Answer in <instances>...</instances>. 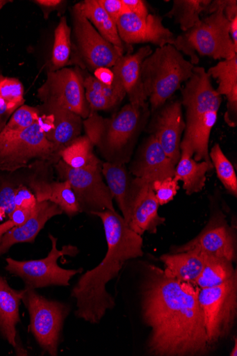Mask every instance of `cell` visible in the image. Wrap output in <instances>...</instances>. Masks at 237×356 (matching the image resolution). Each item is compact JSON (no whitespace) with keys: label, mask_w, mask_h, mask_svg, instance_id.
Masks as SVG:
<instances>
[{"label":"cell","mask_w":237,"mask_h":356,"mask_svg":"<svg viewBox=\"0 0 237 356\" xmlns=\"http://www.w3.org/2000/svg\"><path fill=\"white\" fill-rule=\"evenodd\" d=\"M199 288L167 277L147 265L141 285L142 315L151 329L147 350L154 356H202L213 348L208 342Z\"/></svg>","instance_id":"obj_1"},{"label":"cell","mask_w":237,"mask_h":356,"mask_svg":"<svg viewBox=\"0 0 237 356\" xmlns=\"http://www.w3.org/2000/svg\"><path fill=\"white\" fill-rule=\"evenodd\" d=\"M92 215L103 222L108 252L103 261L80 277L72 296L76 300V316L97 325L116 305L106 289L107 284L119 275L128 261L142 257L144 251L142 236L131 230L116 211L106 210Z\"/></svg>","instance_id":"obj_2"},{"label":"cell","mask_w":237,"mask_h":356,"mask_svg":"<svg viewBox=\"0 0 237 356\" xmlns=\"http://www.w3.org/2000/svg\"><path fill=\"white\" fill-rule=\"evenodd\" d=\"M181 105L186 110L185 134L181 147L187 148L196 161L211 163L209 141L222 104L206 70L195 67L181 90Z\"/></svg>","instance_id":"obj_3"},{"label":"cell","mask_w":237,"mask_h":356,"mask_svg":"<svg viewBox=\"0 0 237 356\" xmlns=\"http://www.w3.org/2000/svg\"><path fill=\"white\" fill-rule=\"evenodd\" d=\"M147 109L129 104L110 118L90 111L83 121L86 136L108 163H128L143 125V113Z\"/></svg>","instance_id":"obj_4"},{"label":"cell","mask_w":237,"mask_h":356,"mask_svg":"<svg viewBox=\"0 0 237 356\" xmlns=\"http://www.w3.org/2000/svg\"><path fill=\"white\" fill-rule=\"evenodd\" d=\"M226 3L227 0L211 1L206 11L210 15L176 38L174 46L188 55L194 66L199 60L197 54L215 60H229L237 55L229 35L230 22L224 13Z\"/></svg>","instance_id":"obj_5"},{"label":"cell","mask_w":237,"mask_h":356,"mask_svg":"<svg viewBox=\"0 0 237 356\" xmlns=\"http://www.w3.org/2000/svg\"><path fill=\"white\" fill-rule=\"evenodd\" d=\"M194 67L174 45L158 47L144 60L142 79L152 111L161 108L190 79Z\"/></svg>","instance_id":"obj_6"},{"label":"cell","mask_w":237,"mask_h":356,"mask_svg":"<svg viewBox=\"0 0 237 356\" xmlns=\"http://www.w3.org/2000/svg\"><path fill=\"white\" fill-rule=\"evenodd\" d=\"M60 159L59 152L46 137V128L40 118L18 134L0 136L1 172H14L28 168L32 161L56 165Z\"/></svg>","instance_id":"obj_7"},{"label":"cell","mask_w":237,"mask_h":356,"mask_svg":"<svg viewBox=\"0 0 237 356\" xmlns=\"http://www.w3.org/2000/svg\"><path fill=\"white\" fill-rule=\"evenodd\" d=\"M198 300L204 316L208 342L213 348L227 338L237 316V272L225 283L199 289Z\"/></svg>","instance_id":"obj_8"},{"label":"cell","mask_w":237,"mask_h":356,"mask_svg":"<svg viewBox=\"0 0 237 356\" xmlns=\"http://www.w3.org/2000/svg\"><path fill=\"white\" fill-rule=\"evenodd\" d=\"M73 62L83 69L94 72L101 67H113L124 51L115 47L94 28L82 13L79 3L73 8Z\"/></svg>","instance_id":"obj_9"},{"label":"cell","mask_w":237,"mask_h":356,"mask_svg":"<svg viewBox=\"0 0 237 356\" xmlns=\"http://www.w3.org/2000/svg\"><path fill=\"white\" fill-rule=\"evenodd\" d=\"M49 237L52 247L47 257L28 261H17L12 258L6 260V270L21 277L26 286L35 289L51 285L67 286H70V280L73 277L83 273L82 268L65 270L58 265V260L60 257L76 255L79 253L78 248L67 245L59 250L57 248L58 239L51 234Z\"/></svg>","instance_id":"obj_10"},{"label":"cell","mask_w":237,"mask_h":356,"mask_svg":"<svg viewBox=\"0 0 237 356\" xmlns=\"http://www.w3.org/2000/svg\"><path fill=\"white\" fill-rule=\"evenodd\" d=\"M31 318V330L42 349L51 355H57L63 322L70 308L58 302L39 295L35 289L25 288L23 298Z\"/></svg>","instance_id":"obj_11"},{"label":"cell","mask_w":237,"mask_h":356,"mask_svg":"<svg viewBox=\"0 0 237 356\" xmlns=\"http://www.w3.org/2000/svg\"><path fill=\"white\" fill-rule=\"evenodd\" d=\"M84 76L79 69L63 68L49 71L38 96L44 106H55L70 110L86 119L90 108L85 98Z\"/></svg>","instance_id":"obj_12"},{"label":"cell","mask_w":237,"mask_h":356,"mask_svg":"<svg viewBox=\"0 0 237 356\" xmlns=\"http://www.w3.org/2000/svg\"><path fill=\"white\" fill-rule=\"evenodd\" d=\"M63 181H69L78 200L81 213L92 214L110 210L115 211L113 197L101 177V170H79L67 165L61 159L55 165Z\"/></svg>","instance_id":"obj_13"},{"label":"cell","mask_w":237,"mask_h":356,"mask_svg":"<svg viewBox=\"0 0 237 356\" xmlns=\"http://www.w3.org/2000/svg\"><path fill=\"white\" fill-rule=\"evenodd\" d=\"M197 249L203 254L226 259L232 263L236 260V236L234 230L221 213H215L206 227L193 240L172 247V253Z\"/></svg>","instance_id":"obj_14"},{"label":"cell","mask_w":237,"mask_h":356,"mask_svg":"<svg viewBox=\"0 0 237 356\" xmlns=\"http://www.w3.org/2000/svg\"><path fill=\"white\" fill-rule=\"evenodd\" d=\"M121 40L127 45L151 43L158 47L174 45L173 32L163 24L161 17L149 14L142 19L131 13L122 15L117 22Z\"/></svg>","instance_id":"obj_15"},{"label":"cell","mask_w":237,"mask_h":356,"mask_svg":"<svg viewBox=\"0 0 237 356\" xmlns=\"http://www.w3.org/2000/svg\"><path fill=\"white\" fill-rule=\"evenodd\" d=\"M185 128L181 102L169 103L162 108L150 125L152 135L176 165L181 157V138Z\"/></svg>","instance_id":"obj_16"},{"label":"cell","mask_w":237,"mask_h":356,"mask_svg":"<svg viewBox=\"0 0 237 356\" xmlns=\"http://www.w3.org/2000/svg\"><path fill=\"white\" fill-rule=\"evenodd\" d=\"M176 166L151 135L140 147L129 170L135 177L152 184L156 180L174 177Z\"/></svg>","instance_id":"obj_17"},{"label":"cell","mask_w":237,"mask_h":356,"mask_svg":"<svg viewBox=\"0 0 237 356\" xmlns=\"http://www.w3.org/2000/svg\"><path fill=\"white\" fill-rule=\"evenodd\" d=\"M101 175L116 201L125 222L129 224L135 200L142 184L140 178L132 177L125 164L105 163L101 167Z\"/></svg>","instance_id":"obj_18"},{"label":"cell","mask_w":237,"mask_h":356,"mask_svg":"<svg viewBox=\"0 0 237 356\" xmlns=\"http://www.w3.org/2000/svg\"><path fill=\"white\" fill-rule=\"evenodd\" d=\"M152 52L150 46L143 47L136 53L122 56L113 67L124 86L129 104L142 109L147 108L148 99L142 79V65Z\"/></svg>","instance_id":"obj_19"},{"label":"cell","mask_w":237,"mask_h":356,"mask_svg":"<svg viewBox=\"0 0 237 356\" xmlns=\"http://www.w3.org/2000/svg\"><path fill=\"white\" fill-rule=\"evenodd\" d=\"M152 184L142 179L128 224L131 230L141 236L146 232L156 234L158 226L165 222V218L158 214L160 205Z\"/></svg>","instance_id":"obj_20"},{"label":"cell","mask_w":237,"mask_h":356,"mask_svg":"<svg viewBox=\"0 0 237 356\" xmlns=\"http://www.w3.org/2000/svg\"><path fill=\"white\" fill-rule=\"evenodd\" d=\"M63 211L51 202H38L35 212L19 227H14L8 232L0 243V254L6 253L17 243H33L46 223L53 217L62 214Z\"/></svg>","instance_id":"obj_21"},{"label":"cell","mask_w":237,"mask_h":356,"mask_svg":"<svg viewBox=\"0 0 237 356\" xmlns=\"http://www.w3.org/2000/svg\"><path fill=\"white\" fill-rule=\"evenodd\" d=\"M38 108L40 113L52 115L54 128L46 134V137L59 153L81 136L83 121L79 115L55 106L42 105Z\"/></svg>","instance_id":"obj_22"},{"label":"cell","mask_w":237,"mask_h":356,"mask_svg":"<svg viewBox=\"0 0 237 356\" xmlns=\"http://www.w3.org/2000/svg\"><path fill=\"white\" fill-rule=\"evenodd\" d=\"M165 275L183 282L195 284L205 264V257L197 249L167 253L160 257Z\"/></svg>","instance_id":"obj_23"},{"label":"cell","mask_w":237,"mask_h":356,"mask_svg":"<svg viewBox=\"0 0 237 356\" xmlns=\"http://www.w3.org/2000/svg\"><path fill=\"white\" fill-rule=\"evenodd\" d=\"M29 186L38 202H51L70 216L81 213L78 200L69 181L47 182L33 180Z\"/></svg>","instance_id":"obj_24"},{"label":"cell","mask_w":237,"mask_h":356,"mask_svg":"<svg viewBox=\"0 0 237 356\" xmlns=\"http://www.w3.org/2000/svg\"><path fill=\"white\" fill-rule=\"evenodd\" d=\"M83 84L90 111L111 110L120 104L126 95L124 86L116 74L111 86L101 83L91 75L84 76Z\"/></svg>","instance_id":"obj_25"},{"label":"cell","mask_w":237,"mask_h":356,"mask_svg":"<svg viewBox=\"0 0 237 356\" xmlns=\"http://www.w3.org/2000/svg\"><path fill=\"white\" fill-rule=\"evenodd\" d=\"M24 294L25 289H13L0 275V333L14 347L17 346L16 326L20 321L19 305Z\"/></svg>","instance_id":"obj_26"},{"label":"cell","mask_w":237,"mask_h":356,"mask_svg":"<svg viewBox=\"0 0 237 356\" xmlns=\"http://www.w3.org/2000/svg\"><path fill=\"white\" fill-rule=\"evenodd\" d=\"M213 169L212 163L196 161L193 154L186 147H181V157L176 166L174 179L183 181L187 195L200 192L206 186V175Z\"/></svg>","instance_id":"obj_27"},{"label":"cell","mask_w":237,"mask_h":356,"mask_svg":"<svg viewBox=\"0 0 237 356\" xmlns=\"http://www.w3.org/2000/svg\"><path fill=\"white\" fill-rule=\"evenodd\" d=\"M79 5L85 17L98 33L109 43L125 51L126 44L119 36L117 24L101 7L97 0H85Z\"/></svg>","instance_id":"obj_28"},{"label":"cell","mask_w":237,"mask_h":356,"mask_svg":"<svg viewBox=\"0 0 237 356\" xmlns=\"http://www.w3.org/2000/svg\"><path fill=\"white\" fill-rule=\"evenodd\" d=\"M93 149L94 145L86 135L80 136L60 152V159L74 169L101 170L104 163Z\"/></svg>","instance_id":"obj_29"},{"label":"cell","mask_w":237,"mask_h":356,"mask_svg":"<svg viewBox=\"0 0 237 356\" xmlns=\"http://www.w3.org/2000/svg\"><path fill=\"white\" fill-rule=\"evenodd\" d=\"M203 254L205 257L204 267L195 282L199 289L220 286L229 280L236 273L233 263L226 259Z\"/></svg>","instance_id":"obj_30"},{"label":"cell","mask_w":237,"mask_h":356,"mask_svg":"<svg viewBox=\"0 0 237 356\" xmlns=\"http://www.w3.org/2000/svg\"><path fill=\"white\" fill-rule=\"evenodd\" d=\"M211 3V0H174L172 9L164 17L174 19L186 32L199 22L200 15L206 13Z\"/></svg>","instance_id":"obj_31"},{"label":"cell","mask_w":237,"mask_h":356,"mask_svg":"<svg viewBox=\"0 0 237 356\" xmlns=\"http://www.w3.org/2000/svg\"><path fill=\"white\" fill-rule=\"evenodd\" d=\"M72 29L67 25L65 17H63L55 30L54 44L50 71L63 69L70 60L72 55Z\"/></svg>","instance_id":"obj_32"},{"label":"cell","mask_w":237,"mask_h":356,"mask_svg":"<svg viewBox=\"0 0 237 356\" xmlns=\"http://www.w3.org/2000/svg\"><path fill=\"white\" fill-rule=\"evenodd\" d=\"M211 163L216 169L217 175L226 190L232 196H237V177L230 161L224 154L219 144H215L209 152Z\"/></svg>","instance_id":"obj_33"},{"label":"cell","mask_w":237,"mask_h":356,"mask_svg":"<svg viewBox=\"0 0 237 356\" xmlns=\"http://www.w3.org/2000/svg\"><path fill=\"white\" fill-rule=\"evenodd\" d=\"M207 73L217 81L218 94L226 96L237 87V55L231 59L220 61Z\"/></svg>","instance_id":"obj_34"},{"label":"cell","mask_w":237,"mask_h":356,"mask_svg":"<svg viewBox=\"0 0 237 356\" xmlns=\"http://www.w3.org/2000/svg\"><path fill=\"white\" fill-rule=\"evenodd\" d=\"M41 116L38 108L23 105L13 114L0 136H10L18 134L38 122Z\"/></svg>","instance_id":"obj_35"},{"label":"cell","mask_w":237,"mask_h":356,"mask_svg":"<svg viewBox=\"0 0 237 356\" xmlns=\"http://www.w3.org/2000/svg\"><path fill=\"white\" fill-rule=\"evenodd\" d=\"M24 86L19 80L0 74V97L14 113L24 105Z\"/></svg>","instance_id":"obj_36"},{"label":"cell","mask_w":237,"mask_h":356,"mask_svg":"<svg viewBox=\"0 0 237 356\" xmlns=\"http://www.w3.org/2000/svg\"><path fill=\"white\" fill-rule=\"evenodd\" d=\"M152 186L160 206L173 201L180 188L179 181L174 177L156 180Z\"/></svg>","instance_id":"obj_37"},{"label":"cell","mask_w":237,"mask_h":356,"mask_svg":"<svg viewBox=\"0 0 237 356\" xmlns=\"http://www.w3.org/2000/svg\"><path fill=\"white\" fill-rule=\"evenodd\" d=\"M17 187L8 181L0 182V207L5 209L9 218L16 208L15 198Z\"/></svg>","instance_id":"obj_38"},{"label":"cell","mask_w":237,"mask_h":356,"mask_svg":"<svg viewBox=\"0 0 237 356\" xmlns=\"http://www.w3.org/2000/svg\"><path fill=\"white\" fill-rule=\"evenodd\" d=\"M15 207L24 209H35L38 204L35 193L24 185H19L15 191Z\"/></svg>","instance_id":"obj_39"},{"label":"cell","mask_w":237,"mask_h":356,"mask_svg":"<svg viewBox=\"0 0 237 356\" xmlns=\"http://www.w3.org/2000/svg\"><path fill=\"white\" fill-rule=\"evenodd\" d=\"M97 2L116 24L122 15L131 13L122 0H97Z\"/></svg>","instance_id":"obj_40"},{"label":"cell","mask_w":237,"mask_h":356,"mask_svg":"<svg viewBox=\"0 0 237 356\" xmlns=\"http://www.w3.org/2000/svg\"><path fill=\"white\" fill-rule=\"evenodd\" d=\"M227 104V111L224 113V120L231 127L237 125V87L226 95Z\"/></svg>","instance_id":"obj_41"},{"label":"cell","mask_w":237,"mask_h":356,"mask_svg":"<svg viewBox=\"0 0 237 356\" xmlns=\"http://www.w3.org/2000/svg\"><path fill=\"white\" fill-rule=\"evenodd\" d=\"M122 2L131 14L142 19H146L149 15V8L143 0H122Z\"/></svg>","instance_id":"obj_42"},{"label":"cell","mask_w":237,"mask_h":356,"mask_svg":"<svg viewBox=\"0 0 237 356\" xmlns=\"http://www.w3.org/2000/svg\"><path fill=\"white\" fill-rule=\"evenodd\" d=\"M35 209H24L15 208L10 216V220L15 223L17 227H19V226L23 225L29 219L33 213L35 212Z\"/></svg>","instance_id":"obj_43"},{"label":"cell","mask_w":237,"mask_h":356,"mask_svg":"<svg viewBox=\"0 0 237 356\" xmlns=\"http://www.w3.org/2000/svg\"><path fill=\"white\" fill-rule=\"evenodd\" d=\"M98 81L107 86H111L115 80V74L110 68L101 67L94 71L93 76Z\"/></svg>","instance_id":"obj_44"},{"label":"cell","mask_w":237,"mask_h":356,"mask_svg":"<svg viewBox=\"0 0 237 356\" xmlns=\"http://www.w3.org/2000/svg\"><path fill=\"white\" fill-rule=\"evenodd\" d=\"M35 4L41 7L44 13L45 19L48 18L49 15L63 4L61 0H35L33 1Z\"/></svg>","instance_id":"obj_45"},{"label":"cell","mask_w":237,"mask_h":356,"mask_svg":"<svg viewBox=\"0 0 237 356\" xmlns=\"http://www.w3.org/2000/svg\"><path fill=\"white\" fill-rule=\"evenodd\" d=\"M14 112L9 108L7 103L0 97V133L7 124V120Z\"/></svg>","instance_id":"obj_46"},{"label":"cell","mask_w":237,"mask_h":356,"mask_svg":"<svg viewBox=\"0 0 237 356\" xmlns=\"http://www.w3.org/2000/svg\"><path fill=\"white\" fill-rule=\"evenodd\" d=\"M226 18L232 21L237 17V1L236 0H227V3L224 10Z\"/></svg>","instance_id":"obj_47"},{"label":"cell","mask_w":237,"mask_h":356,"mask_svg":"<svg viewBox=\"0 0 237 356\" xmlns=\"http://www.w3.org/2000/svg\"><path fill=\"white\" fill-rule=\"evenodd\" d=\"M229 35L234 46L237 48V17L230 22Z\"/></svg>","instance_id":"obj_48"},{"label":"cell","mask_w":237,"mask_h":356,"mask_svg":"<svg viewBox=\"0 0 237 356\" xmlns=\"http://www.w3.org/2000/svg\"><path fill=\"white\" fill-rule=\"evenodd\" d=\"M14 227H15V225L11 220L0 224V243H1L4 235Z\"/></svg>","instance_id":"obj_49"},{"label":"cell","mask_w":237,"mask_h":356,"mask_svg":"<svg viewBox=\"0 0 237 356\" xmlns=\"http://www.w3.org/2000/svg\"><path fill=\"white\" fill-rule=\"evenodd\" d=\"M230 356H236L237 355V340L235 339V343H234V347L232 348V350L230 353Z\"/></svg>","instance_id":"obj_50"},{"label":"cell","mask_w":237,"mask_h":356,"mask_svg":"<svg viewBox=\"0 0 237 356\" xmlns=\"http://www.w3.org/2000/svg\"><path fill=\"white\" fill-rule=\"evenodd\" d=\"M7 216L3 208L0 207V221H2Z\"/></svg>","instance_id":"obj_51"},{"label":"cell","mask_w":237,"mask_h":356,"mask_svg":"<svg viewBox=\"0 0 237 356\" xmlns=\"http://www.w3.org/2000/svg\"><path fill=\"white\" fill-rule=\"evenodd\" d=\"M10 3V1H6V0H0V10L8 3Z\"/></svg>","instance_id":"obj_52"}]
</instances>
